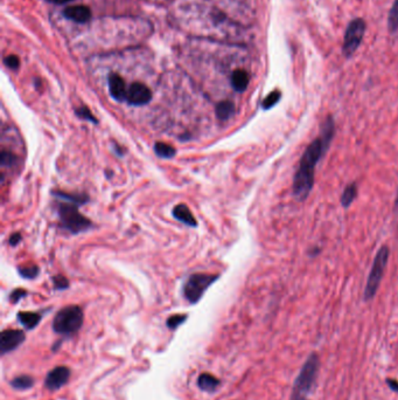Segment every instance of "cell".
<instances>
[{
  "label": "cell",
  "instance_id": "1",
  "mask_svg": "<svg viewBox=\"0 0 398 400\" xmlns=\"http://www.w3.org/2000/svg\"><path fill=\"white\" fill-rule=\"evenodd\" d=\"M326 151L327 149L323 145L321 138L318 137L311 142L301 156L299 166L293 178V194L300 202L306 199L311 193L314 185L315 168Z\"/></svg>",
  "mask_w": 398,
  "mask_h": 400
},
{
  "label": "cell",
  "instance_id": "2",
  "mask_svg": "<svg viewBox=\"0 0 398 400\" xmlns=\"http://www.w3.org/2000/svg\"><path fill=\"white\" fill-rule=\"evenodd\" d=\"M320 368V358L316 353H311L301 368L298 377L295 380L290 400H306L310 394Z\"/></svg>",
  "mask_w": 398,
  "mask_h": 400
},
{
  "label": "cell",
  "instance_id": "3",
  "mask_svg": "<svg viewBox=\"0 0 398 400\" xmlns=\"http://www.w3.org/2000/svg\"><path fill=\"white\" fill-rule=\"evenodd\" d=\"M83 324V311L79 306L62 308L53 320V330L56 334L70 336L81 329Z\"/></svg>",
  "mask_w": 398,
  "mask_h": 400
},
{
  "label": "cell",
  "instance_id": "4",
  "mask_svg": "<svg viewBox=\"0 0 398 400\" xmlns=\"http://www.w3.org/2000/svg\"><path fill=\"white\" fill-rule=\"evenodd\" d=\"M390 256V249L388 246H382L380 251L375 256L372 269H370L368 280H367L366 289H365V301H370L375 297L378 288H380L381 281L384 276V272L388 266Z\"/></svg>",
  "mask_w": 398,
  "mask_h": 400
},
{
  "label": "cell",
  "instance_id": "5",
  "mask_svg": "<svg viewBox=\"0 0 398 400\" xmlns=\"http://www.w3.org/2000/svg\"><path fill=\"white\" fill-rule=\"evenodd\" d=\"M57 213H59L61 226L73 234L84 232L92 226L91 221L80 213L75 204H69L67 202L59 204Z\"/></svg>",
  "mask_w": 398,
  "mask_h": 400
},
{
  "label": "cell",
  "instance_id": "6",
  "mask_svg": "<svg viewBox=\"0 0 398 400\" xmlns=\"http://www.w3.org/2000/svg\"><path fill=\"white\" fill-rule=\"evenodd\" d=\"M219 275L214 274H193L189 276L184 286V295L188 302L198 303L202 297L204 291L209 288Z\"/></svg>",
  "mask_w": 398,
  "mask_h": 400
},
{
  "label": "cell",
  "instance_id": "7",
  "mask_svg": "<svg viewBox=\"0 0 398 400\" xmlns=\"http://www.w3.org/2000/svg\"><path fill=\"white\" fill-rule=\"evenodd\" d=\"M366 28V21L362 18H356L349 22L346 29L342 46V52L345 56L350 57L357 51L363 40V37H365Z\"/></svg>",
  "mask_w": 398,
  "mask_h": 400
},
{
  "label": "cell",
  "instance_id": "8",
  "mask_svg": "<svg viewBox=\"0 0 398 400\" xmlns=\"http://www.w3.org/2000/svg\"><path fill=\"white\" fill-rule=\"evenodd\" d=\"M26 340L25 332L22 330L17 329H7L4 330L0 335V353L6 355L11 351H14Z\"/></svg>",
  "mask_w": 398,
  "mask_h": 400
},
{
  "label": "cell",
  "instance_id": "9",
  "mask_svg": "<svg viewBox=\"0 0 398 400\" xmlns=\"http://www.w3.org/2000/svg\"><path fill=\"white\" fill-rule=\"evenodd\" d=\"M152 98V93L150 88L144 83L134 82L127 89L126 101L131 106H144L148 105Z\"/></svg>",
  "mask_w": 398,
  "mask_h": 400
},
{
  "label": "cell",
  "instance_id": "10",
  "mask_svg": "<svg viewBox=\"0 0 398 400\" xmlns=\"http://www.w3.org/2000/svg\"><path fill=\"white\" fill-rule=\"evenodd\" d=\"M70 378V370L67 366H56L48 372L45 379V386L49 391H57L63 387Z\"/></svg>",
  "mask_w": 398,
  "mask_h": 400
},
{
  "label": "cell",
  "instance_id": "11",
  "mask_svg": "<svg viewBox=\"0 0 398 400\" xmlns=\"http://www.w3.org/2000/svg\"><path fill=\"white\" fill-rule=\"evenodd\" d=\"M109 90L112 97L116 101H124L127 96V89L125 81L123 80L122 76H119L116 73H112L109 76Z\"/></svg>",
  "mask_w": 398,
  "mask_h": 400
},
{
  "label": "cell",
  "instance_id": "12",
  "mask_svg": "<svg viewBox=\"0 0 398 400\" xmlns=\"http://www.w3.org/2000/svg\"><path fill=\"white\" fill-rule=\"evenodd\" d=\"M64 17L69 19V20H73L75 22H79V24H83V22H87L90 20L91 18V11L87 6L82 5H77V6H70L68 9L64 10Z\"/></svg>",
  "mask_w": 398,
  "mask_h": 400
},
{
  "label": "cell",
  "instance_id": "13",
  "mask_svg": "<svg viewBox=\"0 0 398 400\" xmlns=\"http://www.w3.org/2000/svg\"><path fill=\"white\" fill-rule=\"evenodd\" d=\"M173 217L187 226H198V221H196L194 215H193L191 210H189L188 206L185 205V204H179V205H176L174 209H173Z\"/></svg>",
  "mask_w": 398,
  "mask_h": 400
},
{
  "label": "cell",
  "instance_id": "14",
  "mask_svg": "<svg viewBox=\"0 0 398 400\" xmlns=\"http://www.w3.org/2000/svg\"><path fill=\"white\" fill-rule=\"evenodd\" d=\"M249 84V74L244 69H236L231 74V86L238 93H243Z\"/></svg>",
  "mask_w": 398,
  "mask_h": 400
},
{
  "label": "cell",
  "instance_id": "15",
  "mask_svg": "<svg viewBox=\"0 0 398 400\" xmlns=\"http://www.w3.org/2000/svg\"><path fill=\"white\" fill-rule=\"evenodd\" d=\"M335 134V124L334 120L332 116H328L326 120L323 121L321 125V134H320V138H321L322 143L326 149L328 150L331 147L332 140H333Z\"/></svg>",
  "mask_w": 398,
  "mask_h": 400
},
{
  "label": "cell",
  "instance_id": "16",
  "mask_svg": "<svg viewBox=\"0 0 398 400\" xmlns=\"http://www.w3.org/2000/svg\"><path fill=\"white\" fill-rule=\"evenodd\" d=\"M18 321L25 326L26 329L33 330L40 323L42 315L39 313H33V311H20L17 315Z\"/></svg>",
  "mask_w": 398,
  "mask_h": 400
},
{
  "label": "cell",
  "instance_id": "17",
  "mask_svg": "<svg viewBox=\"0 0 398 400\" xmlns=\"http://www.w3.org/2000/svg\"><path fill=\"white\" fill-rule=\"evenodd\" d=\"M198 386L200 390L212 393L220 386V379L210 374H202L198 378Z\"/></svg>",
  "mask_w": 398,
  "mask_h": 400
},
{
  "label": "cell",
  "instance_id": "18",
  "mask_svg": "<svg viewBox=\"0 0 398 400\" xmlns=\"http://www.w3.org/2000/svg\"><path fill=\"white\" fill-rule=\"evenodd\" d=\"M235 114V105L231 101H222L216 106V116L219 120L227 121Z\"/></svg>",
  "mask_w": 398,
  "mask_h": 400
},
{
  "label": "cell",
  "instance_id": "19",
  "mask_svg": "<svg viewBox=\"0 0 398 400\" xmlns=\"http://www.w3.org/2000/svg\"><path fill=\"white\" fill-rule=\"evenodd\" d=\"M34 385V378L28 375H21L15 377L14 379L11 380V386H12L14 390L18 391H25L29 390L30 387H33Z\"/></svg>",
  "mask_w": 398,
  "mask_h": 400
},
{
  "label": "cell",
  "instance_id": "20",
  "mask_svg": "<svg viewBox=\"0 0 398 400\" xmlns=\"http://www.w3.org/2000/svg\"><path fill=\"white\" fill-rule=\"evenodd\" d=\"M357 195V184L356 183H350L345 187V190L342 192L341 195V204L342 206L347 209L349 207L353 202L356 198Z\"/></svg>",
  "mask_w": 398,
  "mask_h": 400
},
{
  "label": "cell",
  "instance_id": "21",
  "mask_svg": "<svg viewBox=\"0 0 398 400\" xmlns=\"http://www.w3.org/2000/svg\"><path fill=\"white\" fill-rule=\"evenodd\" d=\"M154 152L160 158H173L175 156L176 150L174 147H172L171 144L164 143V142H157L154 144Z\"/></svg>",
  "mask_w": 398,
  "mask_h": 400
},
{
  "label": "cell",
  "instance_id": "22",
  "mask_svg": "<svg viewBox=\"0 0 398 400\" xmlns=\"http://www.w3.org/2000/svg\"><path fill=\"white\" fill-rule=\"evenodd\" d=\"M54 194L56 195L57 198H60L61 200H64V202H68L70 204H75V205H83L88 202V195L86 194H69L65 193V192H54Z\"/></svg>",
  "mask_w": 398,
  "mask_h": 400
},
{
  "label": "cell",
  "instance_id": "23",
  "mask_svg": "<svg viewBox=\"0 0 398 400\" xmlns=\"http://www.w3.org/2000/svg\"><path fill=\"white\" fill-rule=\"evenodd\" d=\"M388 27L391 33L398 32V0L393 2V5L389 12Z\"/></svg>",
  "mask_w": 398,
  "mask_h": 400
},
{
  "label": "cell",
  "instance_id": "24",
  "mask_svg": "<svg viewBox=\"0 0 398 400\" xmlns=\"http://www.w3.org/2000/svg\"><path fill=\"white\" fill-rule=\"evenodd\" d=\"M280 97H281V93L279 90H273L266 97L264 98V101L262 102V107L264 110H269L271 109L272 107H274L277 105L278 102L280 101Z\"/></svg>",
  "mask_w": 398,
  "mask_h": 400
},
{
  "label": "cell",
  "instance_id": "25",
  "mask_svg": "<svg viewBox=\"0 0 398 400\" xmlns=\"http://www.w3.org/2000/svg\"><path fill=\"white\" fill-rule=\"evenodd\" d=\"M19 274H20L24 279H34L37 278L39 274V267L35 264H32V266H24V267H19L18 268Z\"/></svg>",
  "mask_w": 398,
  "mask_h": 400
},
{
  "label": "cell",
  "instance_id": "26",
  "mask_svg": "<svg viewBox=\"0 0 398 400\" xmlns=\"http://www.w3.org/2000/svg\"><path fill=\"white\" fill-rule=\"evenodd\" d=\"M186 320H187V315H180V314L173 315V316L169 317L167 322H166V325H167L168 329L175 330L177 326H180Z\"/></svg>",
  "mask_w": 398,
  "mask_h": 400
},
{
  "label": "cell",
  "instance_id": "27",
  "mask_svg": "<svg viewBox=\"0 0 398 400\" xmlns=\"http://www.w3.org/2000/svg\"><path fill=\"white\" fill-rule=\"evenodd\" d=\"M75 113H76L77 116H79L80 118H82V120H86V121H89V122H91V123H97L98 122L97 120H96V117L94 116V115H92L91 111L89 110L87 107H84V106L77 108V109L75 110Z\"/></svg>",
  "mask_w": 398,
  "mask_h": 400
},
{
  "label": "cell",
  "instance_id": "28",
  "mask_svg": "<svg viewBox=\"0 0 398 400\" xmlns=\"http://www.w3.org/2000/svg\"><path fill=\"white\" fill-rule=\"evenodd\" d=\"M15 160H17V157H15L12 152L7 151V150H3L2 153H0V163H2L3 166L13 165Z\"/></svg>",
  "mask_w": 398,
  "mask_h": 400
},
{
  "label": "cell",
  "instance_id": "29",
  "mask_svg": "<svg viewBox=\"0 0 398 400\" xmlns=\"http://www.w3.org/2000/svg\"><path fill=\"white\" fill-rule=\"evenodd\" d=\"M54 288L56 290H64L69 287V281L67 278H64L62 275H56L53 278Z\"/></svg>",
  "mask_w": 398,
  "mask_h": 400
},
{
  "label": "cell",
  "instance_id": "30",
  "mask_svg": "<svg viewBox=\"0 0 398 400\" xmlns=\"http://www.w3.org/2000/svg\"><path fill=\"white\" fill-rule=\"evenodd\" d=\"M26 295H27L26 290H24V289H15V290L12 291V293H11L10 299H11V302L14 303V305H15V303H18L21 298H24Z\"/></svg>",
  "mask_w": 398,
  "mask_h": 400
},
{
  "label": "cell",
  "instance_id": "31",
  "mask_svg": "<svg viewBox=\"0 0 398 400\" xmlns=\"http://www.w3.org/2000/svg\"><path fill=\"white\" fill-rule=\"evenodd\" d=\"M4 63L6 64L7 67L11 68V69H17L19 67V57L15 56V55H9L7 57H5V60H4Z\"/></svg>",
  "mask_w": 398,
  "mask_h": 400
},
{
  "label": "cell",
  "instance_id": "32",
  "mask_svg": "<svg viewBox=\"0 0 398 400\" xmlns=\"http://www.w3.org/2000/svg\"><path fill=\"white\" fill-rule=\"evenodd\" d=\"M20 241H21V234L20 233H13L12 236L10 237V240H9L11 246H17Z\"/></svg>",
  "mask_w": 398,
  "mask_h": 400
},
{
  "label": "cell",
  "instance_id": "33",
  "mask_svg": "<svg viewBox=\"0 0 398 400\" xmlns=\"http://www.w3.org/2000/svg\"><path fill=\"white\" fill-rule=\"evenodd\" d=\"M386 385L389 386V388L393 392H397L398 393V382L395 379H391V378H388L386 379Z\"/></svg>",
  "mask_w": 398,
  "mask_h": 400
},
{
  "label": "cell",
  "instance_id": "34",
  "mask_svg": "<svg viewBox=\"0 0 398 400\" xmlns=\"http://www.w3.org/2000/svg\"><path fill=\"white\" fill-rule=\"evenodd\" d=\"M48 2L53 3V4H57V5H62V4L71 2V0H48Z\"/></svg>",
  "mask_w": 398,
  "mask_h": 400
},
{
  "label": "cell",
  "instance_id": "35",
  "mask_svg": "<svg viewBox=\"0 0 398 400\" xmlns=\"http://www.w3.org/2000/svg\"><path fill=\"white\" fill-rule=\"evenodd\" d=\"M115 151L116 152H118V155H123V150L121 149V148H118V145L117 144H115Z\"/></svg>",
  "mask_w": 398,
  "mask_h": 400
},
{
  "label": "cell",
  "instance_id": "36",
  "mask_svg": "<svg viewBox=\"0 0 398 400\" xmlns=\"http://www.w3.org/2000/svg\"><path fill=\"white\" fill-rule=\"evenodd\" d=\"M396 207L398 209V197H397V199H396Z\"/></svg>",
  "mask_w": 398,
  "mask_h": 400
}]
</instances>
